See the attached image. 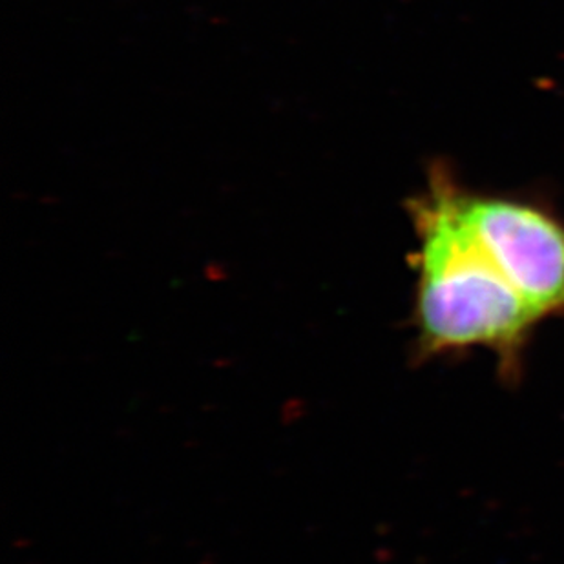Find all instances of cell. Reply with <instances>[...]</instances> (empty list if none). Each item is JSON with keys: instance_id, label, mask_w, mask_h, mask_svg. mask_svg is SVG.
<instances>
[{"instance_id": "cell-1", "label": "cell", "mask_w": 564, "mask_h": 564, "mask_svg": "<svg viewBox=\"0 0 564 564\" xmlns=\"http://www.w3.org/2000/svg\"><path fill=\"white\" fill-rule=\"evenodd\" d=\"M411 218L419 238L416 351L430 358L486 349L513 377L543 319L471 243L453 213L452 185L441 174L413 199Z\"/></svg>"}, {"instance_id": "cell-2", "label": "cell", "mask_w": 564, "mask_h": 564, "mask_svg": "<svg viewBox=\"0 0 564 564\" xmlns=\"http://www.w3.org/2000/svg\"><path fill=\"white\" fill-rule=\"evenodd\" d=\"M453 213L480 254L539 318L564 316V225L528 203L453 191Z\"/></svg>"}]
</instances>
